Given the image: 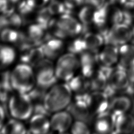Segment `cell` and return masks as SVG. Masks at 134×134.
Wrapping results in <instances>:
<instances>
[{"label":"cell","instance_id":"obj_38","mask_svg":"<svg viewBox=\"0 0 134 134\" xmlns=\"http://www.w3.org/2000/svg\"><path fill=\"white\" fill-rule=\"evenodd\" d=\"M85 3L93 7L95 9H98L105 4L106 0H85Z\"/></svg>","mask_w":134,"mask_h":134},{"label":"cell","instance_id":"obj_20","mask_svg":"<svg viewBox=\"0 0 134 134\" xmlns=\"http://www.w3.org/2000/svg\"><path fill=\"white\" fill-rule=\"evenodd\" d=\"M118 61L126 70L134 65V44L127 43L119 47Z\"/></svg>","mask_w":134,"mask_h":134},{"label":"cell","instance_id":"obj_21","mask_svg":"<svg viewBox=\"0 0 134 134\" xmlns=\"http://www.w3.org/2000/svg\"><path fill=\"white\" fill-rule=\"evenodd\" d=\"M89 78L93 91H104L108 85V76L103 70H96Z\"/></svg>","mask_w":134,"mask_h":134},{"label":"cell","instance_id":"obj_33","mask_svg":"<svg viewBox=\"0 0 134 134\" xmlns=\"http://www.w3.org/2000/svg\"><path fill=\"white\" fill-rule=\"evenodd\" d=\"M35 9L26 0H22L18 5L19 14L21 15L23 20L31 16L35 12Z\"/></svg>","mask_w":134,"mask_h":134},{"label":"cell","instance_id":"obj_26","mask_svg":"<svg viewBox=\"0 0 134 134\" xmlns=\"http://www.w3.org/2000/svg\"><path fill=\"white\" fill-rule=\"evenodd\" d=\"M113 5L114 4H108L107 9L108 21V23L111 24V25L122 23L124 17L122 9Z\"/></svg>","mask_w":134,"mask_h":134},{"label":"cell","instance_id":"obj_28","mask_svg":"<svg viewBox=\"0 0 134 134\" xmlns=\"http://www.w3.org/2000/svg\"><path fill=\"white\" fill-rule=\"evenodd\" d=\"M95 9V8L88 5L81 8L78 13V17L83 25L89 26L93 24V16Z\"/></svg>","mask_w":134,"mask_h":134},{"label":"cell","instance_id":"obj_2","mask_svg":"<svg viewBox=\"0 0 134 134\" xmlns=\"http://www.w3.org/2000/svg\"><path fill=\"white\" fill-rule=\"evenodd\" d=\"M11 85L18 93L28 94L36 84L34 71L30 65L21 63L10 72Z\"/></svg>","mask_w":134,"mask_h":134},{"label":"cell","instance_id":"obj_18","mask_svg":"<svg viewBox=\"0 0 134 134\" xmlns=\"http://www.w3.org/2000/svg\"><path fill=\"white\" fill-rule=\"evenodd\" d=\"M132 102L127 96H119L115 97L110 103L109 111L114 116L127 113L131 108Z\"/></svg>","mask_w":134,"mask_h":134},{"label":"cell","instance_id":"obj_9","mask_svg":"<svg viewBox=\"0 0 134 134\" xmlns=\"http://www.w3.org/2000/svg\"><path fill=\"white\" fill-rule=\"evenodd\" d=\"M72 119L73 117L68 111L63 110L55 112L50 120V129L57 133H64L71 128Z\"/></svg>","mask_w":134,"mask_h":134},{"label":"cell","instance_id":"obj_15","mask_svg":"<svg viewBox=\"0 0 134 134\" xmlns=\"http://www.w3.org/2000/svg\"><path fill=\"white\" fill-rule=\"evenodd\" d=\"M44 56L51 60L61 56L64 49V43L58 38H50L41 45Z\"/></svg>","mask_w":134,"mask_h":134},{"label":"cell","instance_id":"obj_13","mask_svg":"<svg viewBox=\"0 0 134 134\" xmlns=\"http://www.w3.org/2000/svg\"><path fill=\"white\" fill-rule=\"evenodd\" d=\"M67 109L73 118L85 122L89 118L91 113L86 101L77 97L73 102L70 103Z\"/></svg>","mask_w":134,"mask_h":134},{"label":"cell","instance_id":"obj_17","mask_svg":"<svg viewBox=\"0 0 134 134\" xmlns=\"http://www.w3.org/2000/svg\"><path fill=\"white\" fill-rule=\"evenodd\" d=\"M114 131L119 133H130L134 131V116L126 113L115 117Z\"/></svg>","mask_w":134,"mask_h":134},{"label":"cell","instance_id":"obj_31","mask_svg":"<svg viewBox=\"0 0 134 134\" xmlns=\"http://www.w3.org/2000/svg\"><path fill=\"white\" fill-rule=\"evenodd\" d=\"M69 52L73 54H81L82 52L86 50V48L82 38H76L72 41L68 47Z\"/></svg>","mask_w":134,"mask_h":134},{"label":"cell","instance_id":"obj_35","mask_svg":"<svg viewBox=\"0 0 134 134\" xmlns=\"http://www.w3.org/2000/svg\"><path fill=\"white\" fill-rule=\"evenodd\" d=\"M7 17L9 23V27L19 28L22 25L24 22V20L21 15L19 14H17L15 12L10 15L7 16Z\"/></svg>","mask_w":134,"mask_h":134},{"label":"cell","instance_id":"obj_10","mask_svg":"<svg viewBox=\"0 0 134 134\" xmlns=\"http://www.w3.org/2000/svg\"><path fill=\"white\" fill-rule=\"evenodd\" d=\"M108 75V85L113 90L119 91L128 88L129 81L125 69L121 67L110 71Z\"/></svg>","mask_w":134,"mask_h":134},{"label":"cell","instance_id":"obj_44","mask_svg":"<svg viewBox=\"0 0 134 134\" xmlns=\"http://www.w3.org/2000/svg\"><path fill=\"white\" fill-rule=\"evenodd\" d=\"M130 1H134V0H130Z\"/></svg>","mask_w":134,"mask_h":134},{"label":"cell","instance_id":"obj_4","mask_svg":"<svg viewBox=\"0 0 134 134\" xmlns=\"http://www.w3.org/2000/svg\"><path fill=\"white\" fill-rule=\"evenodd\" d=\"M80 67V59L71 52L58 58L55 66V73L58 79L68 82L74 76L75 71Z\"/></svg>","mask_w":134,"mask_h":134},{"label":"cell","instance_id":"obj_3","mask_svg":"<svg viewBox=\"0 0 134 134\" xmlns=\"http://www.w3.org/2000/svg\"><path fill=\"white\" fill-rule=\"evenodd\" d=\"M8 111L13 118L25 120L31 117L34 113V104L30 96L26 93L12 95L8 101Z\"/></svg>","mask_w":134,"mask_h":134},{"label":"cell","instance_id":"obj_5","mask_svg":"<svg viewBox=\"0 0 134 134\" xmlns=\"http://www.w3.org/2000/svg\"><path fill=\"white\" fill-rule=\"evenodd\" d=\"M34 68L37 85L46 90L55 84L58 79L55 73V66L51 60L44 58Z\"/></svg>","mask_w":134,"mask_h":134},{"label":"cell","instance_id":"obj_7","mask_svg":"<svg viewBox=\"0 0 134 134\" xmlns=\"http://www.w3.org/2000/svg\"><path fill=\"white\" fill-rule=\"evenodd\" d=\"M91 113L96 115L108 110L109 101L108 94L103 91H93L84 98Z\"/></svg>","mask_w":134,"mask_h":134},{"label":"cell","instance_id":"obj_25","mask_svg":"<svg viewBox=\"0 0 134 134\" xmlns=\"http://www.w3.org/2000/svg\"><path fill=\"white\" fill-rule=\"evenodd\" d=\"M46 29L38 24L31 25L28 29L27 35L35 45H39L45 38Z\"/></svg>","mask_w":134,"mask_h":134},{"label":"cell","instance_id":"obj_37","mask_svg":"<svg viewBox=\"0 0 134 134\" xmlns=\"http://www.w3.org/2000/svg\"><path fill=\"white\" fill-rule=\"evenodd\" d=\"M27 2L35 8H40L50 2V0H26Z\"/></svg>","mask_w":134,"mask_h":134},{"label":"cell","instance_id":"obj_39","mask_svg":"<svg viewBox=\"0 0 134 134\" xmlns=\"http://www.w3.org/2000/svg\"><path fill=\"white\" fill-rule=\"evenodd\" d=\"M127 73L129 81V85L134 87V65L127 69Z\"/></svg>","mask_w":134,"mask_h":134},{"label":"cell","instance_id":"obj_8","mask_svg":"<svg viewBox=\"0 0 134 134\" xmlns=\"http://www.w3.org/2000/svg\"><path fill=\"white\" fill-rule=\"evenodd\" d=\"M56 25L65 37L76 36L83 30V25L80 20L69 14L61 15L56 21Z\"/></svg>","mask_w":134,"mask_h":134},{"label":"cell","instance_id":"obj_24","mask_svg":"<svg viewBox=\"0 0 134 134\" xmlns=\"http://www.w3.org/2000/svg\"><path fill=\"white\" fill-rule=\"evenodd\" d=\"M1 133L5 134H24L26 129L21 120L13 118L4 124Z\"/></svg>","mask_w":134,"mask_h":134},{"label":"cell","instance_id":"obj_6","mask_svg":"<svg viewBox=\"0 0 134 134\" xmlns=\"http://www.w3.org/2000/svg\"><path fill=\"white\" fill-rule=\"evenodd\" d=\"M106 37L110 43L120 46L129 43L133 38V34L130 27L121 23L112 25L106 34Z\"/></svg>","mask_w":134,"mask_h":134},{"label":"cell","instance_id":"obj_12","mask_svg":"<svg viewBox=\"0 0 134 134\" xmlns=\"http://www.w3.org/2000/svg\"><path fill=\"white\" fill-rule=\"evenodd\" d=\"M79 59L83 75L89 78L96 70L98 55L95 51L87 50L81 54Z\"/></svg>","mask_w":134,"mask_h":134},{"label":"cell","instance_id":"obj_40","mask_svg":"<svg viewBox=\"0 0 134 134\" xmlns=\"http://www.w3.org/2000/svg\"><path fill=\"white\" fill-rule=\"evenodd\" d=\"M8 27L9 23L7 16L4 14L0 15V31Z\"/></svg>","mask_w":134,"mask_h":134},{"label":"cell","instance_id":"obj_11","mask_svg":"<svg viewBox=\"0 0 134 134\" xmlns=\"http://www.w3.org/2000/svg\"><path fill=\"white\" fill-rule=\"evenodd\" d=\"M115 116L108 110L97 115L94 122L95 130L99 133H109L114 131Z\"/></svg>","mask_w":134,"mask_h":134},{"label":"cell","instance_id":"obj_22","mask_svg":"<svg viewBox=\"0 0 134 134\" xmlns=\"http://www.w3.org/2000/svg\"><path fill=\"white\" fill-rule=\"evenodd\" d=\"M86 50L96 51L105 42L104 36L99 33L88 32L83 37Z\"/></svg>","mask_w":134,"mask_h":134},{"label":"cell","instance_id":"obj_43","mask_svg":"<svg viewBox=\"0 0 134 134\" xmlns=\"http://www.w3.org/2000/svg\"><path fill=\"white\" fill-rule=\"evenodd\" d=\"M11 2H12L14 4H19L22 0H10Z\"/></svg>","mask_w":134,"mask_h":134},{"label":"cell","instance_id":"obj_34","mask_svg":"<svg viewBox=\"0 0 134 134\" xmlns=\"http://www.w3.org/2000/svg\"><path fill=\"white\" fill-rule=\"evenodd\" d=\"M10 0H0V13L6 16L15 12V6Z\"/></svg>","mask_w":134,"mask_h":134},{"label":"cell","instance_id":"obj_27","mask_svg":"<svg viewBox=\"0 0 134 134\" xmlns=\"http://www.w3.org/2000/svg\"><path fill=\"white\" fill-rule=\"evenodd\" d=\"M52 15L47 7L40 8L36 15V23L46 29L49 27L53 20L52 18Z\"/></svg>","mask_w":134,"mask_h":134},{"label":"cell","instance_id":"obj_23","mask_svg":"<svg viewBox=\"0 0 134 134\" xmlns=\"http://www.w3.org/2000/svg\"><path fill=\"white\" fill-rule=\"evenodd\" d=\"M15 58V51L12 47L0 44V69L10 65Z\"/></svg>","mask_w":134,"mask_h":134},{"label":"cell","instance_id":"obj_32","mask_svg":"<svg viewBox=\"0 0 134 134\" xmlns=\"http://www.w3.org/2000/svg\"><path fill=\"white\" fill-rule=\"evenodd\" d=\"M71 133L73 134H88L91 133L87 125L84 121L76 120L72 123L70 128Z\"/></svg>","mask_w":134,"mask_h":134},{"label":"cell","instance_id":"obj_42","mask_svg":"<svg viewBox=\"0 0 134 134\" xmlns=\"http://www.w3.org/2000/svg\"><path fill=\"white\" fill-rule=\"evenodd\" d=\"M120 0H106V3L109 4H114L117 2H119Z\"/></svg>","mask_w":134,"mask_h":134},{"label":"cell","instance_id":"obj_14","mask_svg":"<svg viewBox=\"0 0 134 134\" xmlns=\"http://www.w3.org/2000/svg\"><path fill=\"white\" fill-rule=\"evenodd\" d=\"M98 61L105 68H110L118 61L119 48L110 43L106 45L98 54Z\"/></svg>","mask_w":134,"mask_h":134},{"label":"cell","instance_id":"obj_29","mask_svg":"<svg viewBox=\"0 0 134 134\" xmlns=\"http://www.w3.org/2000/svg\"><path fill=\"white\" fill-rule=\"evenodd\" d=\"M47 7L52 15L69 14L65 4L59 0H51Z\"/></svg>","mask_w":134,"mask_h":134},{"label":"cell","instance_id":"obj_19","mask_svg":"<svg viewBox=\"0 0 134 134\" xmlns=\"http://www.w3.org/2000/svg\"><path fill=\"white\" fill-rule=\"evenodd\" d=\"M67 84L72 92L76 93L77 95H86L91 89L90 80L83 75L74 76Z\"/></svg>","mask_w":134,"mask_h":134},{"label":"cell","instance_id":"obj_30","mask_svg":"<svg viewBox=\"0 0 134 134\" xmlns=\"http://www.w3.org/2000/svg\"><path fill=\"white\" fill-rule=\"evenodd\" d=\"M19 32L11 28H5L0 31V39L5 42L15 43L18 38Z\"/></svg>","mask_w":134,"mask_h":134},{"label":"cell","instance_id":"obj_36","mask_svg":"<svg viewBox=\"0 0 134 134\" xmlns=\"http://www.w3.org/2000/svg\"><path fill=\"white\" fill-rule=\"evenodd\" d=\"M85 3V0H64L65 4L69 14H71L73 9Z\"/></svg>","mask_w":134,"mask_h":134},{"label":"cell","instance_id":"obj_1","mask_svg":"<svg viewBox=\"0 0 134 134\" xmlns=\"http://www.w3.org/2000/svg\"><path fill=\"white\" fill-rule=\"evenodd\" d=\"M72 91L67 83L54 84L50 87L44 98L43 104L49 113H55L67 108L71 103Z\"/></svg>","mask_w":134,"mask_h":134},{"label":"cell","instance_id":"obj_16","mask_svg":"<svg viewBox=\"0 0 134 134\" xmlns=\"http://www.w3.org/2000/svg\"><path fill=\"white\" fill-rule=\"evenodd\" d=\"M29 128L30 132L35 134H44L50 130V122L47 116L35 114L30 119Z\"/></svg>","mask_w":134,"mask_h":134},{"label":"cell","instance_id":"obj_41","mask_svg":"<svg viewBox=\"0 0 134 134\" xmlns=\"http://www.w3.org/2000/svg\"><path fill=\"white\" fill-rule=\"evenodd\" d=\"M5 119V111L4 108L0 105V132L4 125V121Z\"/></svg>","mask_w":134,"mask_h":134}]
</instances>
